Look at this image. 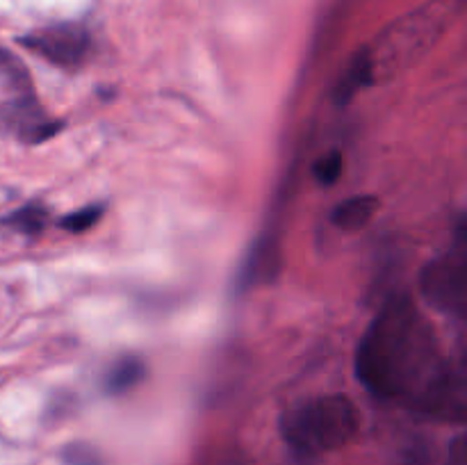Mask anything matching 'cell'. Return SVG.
Wrapping results in <instances>:
<instances>
[{
    "label": "cell",
    "instance_id": "6da1fadb",
    "mask_svg": "<svg viewBox=\"0 0 467 465\" xmlns=\"http://www.w3.org/2000/svg\"><path fill=\"white\" fill-rule=\"evenodd\" d=\"M356 377L379 399H392L431 418L465 413L463 377L438 345L436 331L409 296H392L363 333Z\"/></svg>",
    "mask_w": 467,
    "mask_h": 465
},
{
    "label": "cell",
    "instance_id": "7a4b0ae2",
    "mask_svg": "<svg viewBox=\"0 0 467 465\" xmlns=\"http://www.w3.org/2000/svg\"><path fill=\"white\" fill-rule=\"evenodd\" d=\"M283 438L301 454L336 451L354 440L358 410L345 395L317 397L283 415Z\"/></svg>",
    "mask_w": 467,
    "mask_h": 465
},
{
    "label": "cell",
    "instance_id": "3957f363",
    "mask_svg": "<svg viewBox=\"0 0 467 465\" xmlns=\"http://www.w3.org/2000/svg\"><path fill=\"white\" fill-rule=\"evenodd\" d=\"M420 290L436 310L463 317L467 310V249L465 231L456 235V246L424 264Z\"/></svg>",
    "mask_w": 467,
    "mask_h": 465
},
{
    "label": "cell",
    "instance_id": "277c9868",
    "mask_svg": "<svg viewBox=\"0 0 467 465\" xmlns=\"http://www.w3.org/2000/svg\"><path fill=\"white\" fill-rule=\"evenodd\" d=\"M21 44L57 67L73 68L80 67L89 53V32L76 23H59L23 36Z\"/></svg>",
    "mask_w": 467,
    "mask_h": 465
},
{
    "label": "cell",
    "instance_id": "5b68a950",
    "mask_svg": "<svg viewBox=\"0 0 467 465\" xmlns=\"http://www.w3.org/2000/svg\"><path fill=\"white\" fill-rule=\"evenodd\" d=\"M0 126L27 144H39L62 130V121L46 114L30 96L0 105Z\"/></svg>",
    "mask_w": 467,
    "mask_h": 465
},
{
    "label": "cell",
    "instance_id": "8992f818",
    "mask_svg": "<svg viewBox=\"0 0 467 465\" xmlns=\"http://www.w3.org/2000/svg\"><path fill=\"white\" fill-rule=\"evenodd\" d=\"M377 210H379L377 196L360 194V196H351V199L342 201L340 205H336L331 219L337 228H342V231H360V228H365L369 222H372Z\"/></svg>",
    "mask_w": 467,
    "mask_h": 465
},
{
    "label": "cell",
    "instance_id": "52a82bcc",
    "mask_svg": "<svg viewBox=\"0 0 467 465\" xmlns=\"http://www.w3.org/2000/svg\"><path fill=\"white\" fill-rule=\"evenodd\" d=\"M141 377H144V365H141V360L128 356V358L117 360V363L109 367L108 377H105V390H108L109 395H121V392L137 386V383L141 381Z\"/></svg>",
    "mask_w": 467,
    "mask_h": 465
},
{
    "label": "cell",
    "instance_id": "ba28073f",
    "mask_svg": "<svg viewBox=\"0 0 467 465\" xmlns=\"http://www.w3.org/2000/svg\"><path fill=\"white\" fill-rule=\"evenodd\" d=\"M0 80L7 87H12L18 96H30L32 78L27 73L26 64L12 53V50L0 46Z\"/></svg>",
    "mask_w": 467,
    "mask_h": 465
},
{
    "label": "cell",
    "instance_id": "9c48e42d",
    "mask_svg": "<svg viewBox=\"0 0 467 465\" xmlns=\"http://www.w3.org/2000/svg\"><path fill=\"white\" fill-rule=\"evenodd\" d=\"M46 214L48 212L39 203H27L18 208L16 212L9 214V217H5L0 223L18 232H39L46 223Z\"/></svg>",
    "mask_w": 467,
    "mask_h": 465
},
{
    "label": "cell",
    "instance_id": "30bf717a",
    "mask_svg": "<svg viewBox=\"0 0 467 465\" xmlns=\"http://www.w3.org/2000/svg\"><path fill=\"white\" fill-rule=\"evenodd\" d=\"M103 212H105V208L100 203L85 205V208L67 214V217L59 222V226L67 228V231H71V232H87L89 228H94L96 223H99V219L103 217Z\"/></svg>",
    "mask_w": 467,
    "mask_h": 465
},
{
    "label": "cell",
    "instance_id": "8fae6325",
    "mask_svg": "<svg viewBox=\"0 0 467 465\" xmlns=\"http://www.w3.org/2000/svg\"><path fill=\"white\" fill-rule=\"evenodd\" d=\"M342 173V155L340 150H328L327 155L317 160L315 164V178H317L322 185H333V182L340 178Z\"/></svg>",
    "mask_w": 467,
    "mask_h": 465
},
{
    "label": "cell",
    "instance_id": "7c38bea8",
    "mask_svg": "<svg viewBox=\"0 0 467 465\" xmlns=\"http://www.w3.org/2000/svg\"><path fill=\"white\" fill-rule=\"evenodd\" d=\"M64 460L68 465H103L100 463V456L87 445H68L64 450Z\"/></svg>",
    "mask_w": 467,
    "mask_h": 465
},
{
    "label": "cell",
    "instance_id": "4fadbf2b",
    "mask_svg": "<svg viewBox=\"0 0 467 465\" xmlns=\"http://www.w3.org/2000/svg\"><path fill=\"white\" fill-rule=\"evenodd\" d=\"M223 465H244V463H242L240 459H228L226 463H223Z\"/></svg>",
    "mask_w": 467,
    "mask_h": 465
}]
</instances>
